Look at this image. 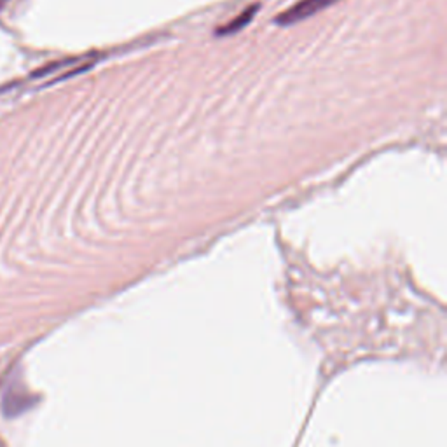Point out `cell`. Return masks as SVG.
<instances>
[{
    "instance_id": "cell-1",
    "label": "cell",
    "mask_w": 447,
    "mask_h": 447,
    "mask_svg": "<svg viewBox=\"0 0 447 447\" xmlns=\"http://www.w3.org/2000/svg\"><path fill=\"white\" fill-rule=\"evenodd\" d=\"M335 2H337V0H299V2L293 3L290 9H286L285 13L279 14V16L276 17V23L283 24V27L299 23V21L313 16V14H316L318 10L325 9V7L332 6V3Z\"/></svg>"
},
{
    "instance_id": "cell-2",
    "label": "cell",
    "mask_w": 447,
    "mask_h": 447,
    "mask_svg": "<svg viewBox=\"0 0 447 447\" xmlns=\"http://www.w3.org/2000/svg\"><path fill=\"white\" fill-rule=\"evenodd\" d=\"M257 9H258V6H250L247 10H243V13H241L240 16L234 17V20H230L229 23L226 24V27L219 28V30H217V34H219V35L236 34L237 30L244 28L248 23H250L251 20H254V16L257 14Z\"/></svg>"
},
{
    "instance_id": "cell-3",
    "label": "cell",
    "mask_w": 447,
    "mask_h": 447,
    "mask_svg": "<svg viewBox=\"0 0 447 447\" xmlns=\"http://www.w3.org/2000/svg\"><path fill=\"white\" fill-rule=\"evenodd\" d=\"M2 2H3V0H0V3H2Z\"/></svg>"
}]
</instances>
